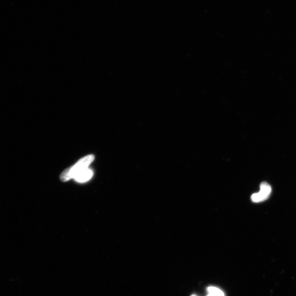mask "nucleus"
Masks as SVG:
<instances>
[{"instance_id":"1","label":"nucleus","mask_w":296,"mask_h":296,"mask_svg":"<svg viewBox=\"0 0 296 296\" xmlns=\"http://www.w3.org/2000/svg\"><path fill=\"white\" fill-rule=\"evenodd\" d=\"M94 159L95 157L93 155H90L82 158L74 166L65 169L62 172L61 175V180L63 182H66L70 180V179L74 178L77 174L89 168V166L93 162Z\"/></svg>"},{"instance_id":"2","label":"nucleus","mask_w":296,"mask_h":296,"mask_svg":"<svg viewBox=\"0 0 296 296\" xmlns=\"http://www.w3.org/2000/svg\"><path fill=\"white\" fill-rule=\"evenodd\" d=\"M271 187L268 183L263 182L261 184L260 191L252 194L251 200L254 202H261L267 200L270 196Z\"/></svg>"},{"instance_id":"3","label":"nucleus","mask_w":296,"mask_h":296,"mask_svg":"<svg viewBox=\"0 0 296 296\" xmlns=\"http://www.w3.org/2000/svg\"><path fill=\"white\" fill-rule=\"evenodd\" d=\"M93 171L91 169L87 168L77 174L74 179L77 182L83 183L89 181L93 176Z\"/></svg>"},{"instance_id":"4","label":"nucleus","mask_w":296,"mask_h":296,"mask_svg":"<svg viewBox=\"0 0 296 296\" xmlns=\"http://www.w3.org/2000/svg\"><path fill=\"white\" fill-rule=\"evenodd\" d=\"M208 295L211 296H225L222 291L217 288L209 287L207 289Z\"/></svg>"},{"instance_id":"5","label":"nucleus","mask_w":296,"mask_h":296,"mask_svg":"<svg viewBox=\"0 0 296 296\" xmlns=\"http://www.w3.org/2000/svg\"><path fill=\"white\" fill-rule=\"evenodd\" d=\"M210 296V295H208V296Z\"/></svg>"},{"instance_id":"6","label":"nucleus","mask_w":296,"mask_h":296,"mask_svg":"<svg viewBox=\"0 0 296 296\" xmlns=\"http://www.w3.org/2000/svg\"><path fill=\"white\" fill-rule=\"evenodd\" d=\"M195 296V295H193V296Z\"/></svg>"}]
</instances>
